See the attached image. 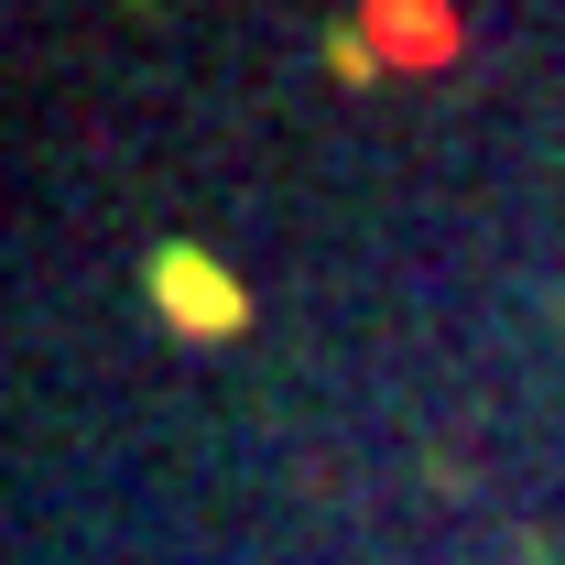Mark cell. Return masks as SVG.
Returning <instances> with one entry per match:
<instances>
[{
  "label": "cell",
  "mask_w": 565,
  "mask_h": 565,
  "mask_svg": "<svg viewBox=\"0 0 565 565\" xmlns=\"http://www.w3.org/2000/svg\"><path fill=\"white\" fill-rule=\"evenodd\" d=\"M152 294H163V316L174 327H196V338H228L250 305H239V282H217L207 250H152Z\"/></svg>",
  "instance_id": "6da1fadb"
}]
</instances>
